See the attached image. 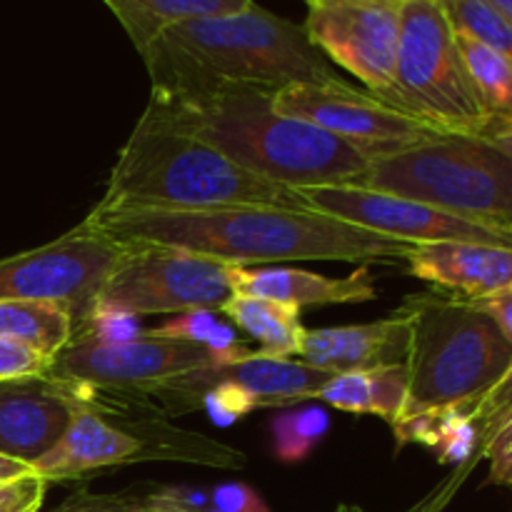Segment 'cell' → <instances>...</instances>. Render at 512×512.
Instances as JSON below:
<instances>
[{
  "label": "cell",
  "mask_w": 512,
  "mask_h": 512,
  "mask_svg": "<svg viewBox=\"0 0 512 512\" xmlns=\"http://www.w3.org/2000/svg\"><path fill=\"white\" fill-rule=\"evenodd\" d=\"M220 313L243 330L250 340L260 345V353L275 358H295L300 355L305 338V325L300 308L253 295H233L220 308Z\"/></svg>",
  "instance_id": "obj_21"
},
{
  "label": "cell",
  "mask_w": 512,
  "mask_h": 512,
  "mask_svg": "<svg viewBox=\"0 0 512 512\" xmlns=\"http://www.w3.org/2000/svg\"><path fill=\"white\" fill-rule=\"evenodd\" d=\"M473 303L495 320V325L503 330V335L512 345V283L505 285V288L495 290V293L485 295V298L473 300Z\"/></svg>",
  "instance_id": "obj_34"
},
{
  "label": "cell",
  "mask_w": 512,
  "mask_h": 512,
  "mask_svg": "<svg viewBox=\"0 0 512 512\" xmlns=\"http://www.w3.org/2000/svg\"><path fill=\"white\" fill-rule=\"evenodd\" d=\"M53 358H45L28 345L0 338V383H20V380L45 378Z\"/></svg>",
  "instance_id": "obj_29"
},
{
  "label": "cell",
  "mask_w": 512,
  "mask_h": 512,
  "mask_svg": "<svg viewBox=\"0 0 512 512\" xmlns=\"http://www.w3.org/2000/svg\"><path fill=\"white\" fill-rule=\"evenodd\" d=\"M355 185L512 230V163L480 135L443 133L405 153L370 160Z\"/></svg>",
  "instance_id": "obj_6"
},
{
  "label": "cell",
  "mask_w": 512,
  "mask_h": 512,
  "mask_svg": "<svg viewBox=\"0 0 512 512\" xmlns=\"http://www.w3.org/2000/svg\"><path fill=\"white\" fill-rule=\"evenodd\" d=\"M28 475H35L33 465L25 463V460L10 458V455L0 453V483H5V480L28 478Z\"/></svg>",
  "instance_id": "obj_36"
},
{
  "label": "cell",
  "mask_w": 512,
  "mask_h": 512,
  "mask_svg": "<svg viewBox=\"0 0 512 512\" xmlns=\"http://www.w3.org/2000/svg\"><path fill=\"white\" fill-rule=\"evenodd\" d=\"M210 365H225V360L208 345L160 338L148 330L118 345L70 340L68 348L53 358L45 378L93 390H145Z\"/></svg>",
  "instance_id": "obj_13"
},
{
  "label": "cell",
  "mask_w": 512,
  "mask_h": 512,
  "mask_svg": "<svg viewBox=\"0 0 512 512\" xmlns=\"http://www.w3.org/2000/svg\"><path fill=\"white\" fill-rule=\"evenodd\" d=\"M413 338V323L403 308L390 318L365 325L305 330L298 358L328 373H355V370L405 365Z\"/></svg>",
  "instance_id": "obj_16"
},
{
  "label": "cell",
  "mask_w": 512,
  "mask_h": 512,
  "mask_svg": "<svg viewBox=\"0 0 512 512\" xmlns=\"http://www.w3.org/2000/svg\"><path fill=\"white\" fill-rule=\"evenodd\" d=\"M318 398L330 408L345 413L378 415L388 423H395L408 398V370L405 365H385V368L333 375Z\"/></svg>",
  "instance_id": "obj_19"
},
{
  "label": "cell",
  "mask_w": 512,
  "mask_h": 512,
  "mask_svg": "<svg viewBox=\"0 0 512 512\" xmlns=\"http://www.w3.org/2000/svg\"><path fill=\"white\" fill-rule=\"evenodd\" d=\"M458 33L470 35L512 65V23L485 0H440Z\"/></svg>",
  "instance_id": "obj_24"
},
{
  "label": "cell",
  "mask_w": 512,
  "mask_h": 512,
  "mask_svg": "<svg viewBox=\"0 0 512 512\" xmlns=\"http://www.w3.org/2000/svg\"><path fill=\"white\" fill-rule=\"evenodd\" d=\"M273 105L280 115L335 135L368 160L390 158L443 135L348 80L290 83L275 93Z\"/></svg>",
  "instance_id": "obj_9"
},
{
  "label": "cell",
  "mask_w": 512,
  "mask_h": 512,
  "mask_svg": "<svg viewBox=\"0 0 512 512\" xmlns=\"http://www.w3.org/2000/svg\"><path fill=\"white\" fill-rule=\"evenodd\" d=\"M338 512H363L360 508H353V505H343Z\"/></svg>",
  "instance_id": "obj_39"
},
{
  "label": "cell",
  "mask_w": 512,
  "mask_h": 512,
  "mask_svg": "<svg viewBox=\"0 0 512 512\" xmlns=\"http://www.w3.org/2000/svg\"><path fill=\"white\" fill-rule=\"evenodd\" d=\"M403 310L413 323V338L400 418L445 408L468 413L508 370L510 340L485 310L460 295H410Z\"/></svg>",
  "instance_id": "obj_5"
},
{
  "label": "cell",
  "mask_w": 512,
  "mask_h": 512,
  "mask_svg": "<svg viewBox=\"0 0 512 512\" xmlns=\"http://www.w3.org/2000/svg\"><path fill=\"white\" fill-rule=\"evenodd\" d=\"M85 223L120 248H178L233 268L288 260L398 263L413 253V245L403 240L303 208H95Z\"/></svg>",
  "instance_id": "obj_1"
},
{
  "label": "cell",
  "mask_w": 512,
  "mask_h": 512,
  "mask_svg": "<svg viewBox=\"0 0 512 512\" xmlns=\"http://www.w3.org/2000/svg\"><path fill=\"white\" fill-rule=\"evenodd\" d=\"M75 320L68 305L50 300H0V338L55 358L70 345Z\"/></svg>",
  "instance_id": "obj_22"
},
{
  "label": "cell",
  "mask_w": 512,
  "mask_h": 512,
  "mask_svg": "<svg viewBox=\"0 0 512 512\" xmlns=\"http://www.w3.org/2000/svg\"><path fill=\"white\" fill-rule=\"evenodd\" d=\"M153 90L248 83L285 88L290 83H338L335 65L315 48L303 25L253 3L240 13L193 18L165 28L140 53Z\"/></svg>",
  "instance_id": "obj_3"
},
{
  "label": "cell",
  "mask_w": 512,
  "mask_h": 512,
  "mask_svg": "<svg viewBox=\"0 0 512 512\" xmlns=\"http://www.w3.org/2000/svg\"><path fill=\"white\" fill-rule=\"evenodd\" d=\"M200 408L210 415L215 425L220 428H228V425L238 423L245 415H250L253 410H258L253 395L248 393L240 385L230 383V380H218L208 393L200 400Z\"/></svg>",
  "instance_id": "obj_28"
},
{
  "label": "cell",
  "mask_w": 512,
  "mask_h": 512,
  "mask_svg": "<svg viewBox=\"0 0 512 512\" xmlns=\"http://www.w3.org/2000/svg\"><path fill=\"white\" fill-rule=\"evenodd\" d=\"M512 415V360L503 375H500L498 383L473 405V408L465 413V418L470 420V425L475 428L478 435V458L480 450L488 445V440L498 433L500 425L505 423Z\"/></svg>",
  "instance_id": "obj_27"
},
{
  "label": "cell",
  "mask_w": 512,
  "mask_h": 512,
  "mask_svg": "<svg viewBox=\"0 0 512 512\" xmlns=\"http://www.w3.org/2000/svg\"><path fill=\"white\" fill-rule=\"evenodd\" d=\"M233 295L278 300L295 308L315 305L370 303L378 298V288L368 268H358L345 278H328L298 268H233Z\"/></svg>",
  "instance_id": "obj_18"
},
{
  "label": "cell",
  "mask_w": 512,
  "mask_h": 512,
  "mask_svg": "<svg viewBox=\"0 0 512 512\" xmlns=\"http://www.w3.org/2000/svg\"><path fill=\"white\" fill-rule=\"evenodd\" d=\"M0 512H40V503H30V505H20V508H10V510H0Z\"/></svg>",
  "instance_id": "obj_38"
},
{
  "label": "cell",
  "mask_w": 512,
  "mask_h": 512,
  "mask_svg": "<svg viewBox=\"0 0 512 512\" xmlns=\"http://www.w3.org/2000/svg\"><path fill=\"white\" fill-rule=\"evenodd\" d=\"M303 30L333 65L383 103L395 90L403 0H305Z\"/></svg>",
  "instance_id": "obj_11"
},
{
  "label": "cell",
  "mask_w": 512,
  "mask_h": 512,
  "mask_svg": "<svg viewBox=\"0 0 512 512\" xmlns=\"http://www.w3.org/2000/svg\"><path fill=\"white\" fill-rule=\"evenodd\" d=\"M78 388L63 435L33 463L43 480H73L93 470L135 463L145 455L143 440L135 433L110 425L93 403V388Z\"/></svg>",
  "instance_id": "obj_14"
},
{
  "label": "cell",
  "mask_w": 512,
  "mask_h": 512,
  "mask_svg": "<svg viewBox=\"0 0 512 512\" xmlns=\"http://www.w3.org/2000/svg\"><path fill=\"white\" fill-rule=\"evenodd\" d=\"M485 3L493 5L500 15H505V18L512 23V0H485Z\"/></svg>",
  "instance_id": "obj_37"
},
{
  "label": "cell",
  "mask_w": 512,
  "mask_h": 512,
  "mask_svg": "<svg viewBox=\"0 0 512 512\" xmlns=\"http://www.w3.org/2000/svg\"><path fill=\"white\" fill-rule=\"evenodd\" d=\"M233 265L205 255L158 245L120 250L95 303L133 313L178 315L188 310H218L233 298Z\"/></svg>",
  "instance_id": "obj_8"
},
{
  "label": "cell",
  "mask_w": 512,
  "mask_h": 512,
  "mask_svg": "<svg viewBox=\"0 0 512 512\" xmlns=\"http://www.w3.org/2000/svg\"><path fill=\"white\" fill-rule=\"evenodd\" d=\"M480 458L490 460V485H510L512 488V415L480 450Z\"/></svg>",
  "instance_id": "obj_31"
},
{
  "label": "cell",
  "mask_w": 512,
  "mask_h": 512,
  "mask_svg": "<svg viewBox=\"0 0 512 512\" xmlns=\"http://www.w3.org/2000/svg\"><path fill=\"white\" fill-rule=\"evenodd\" d=\"M120 250L83 220L40 248L0 260V300L63 303L78 328L93 310Z\"/></svg>",
  "instance_id": "obj_10"
},
{
  "label": "cell",
  "mask_w": 512,
  "mask_h": 512,
  "mask_svg": "<svg viewBox=\"0 0 512 512\" xmlns=\"http://www.w3.org/2000/svg\"><path fill=\"white\" fill-rule=\"evenodd\" d=\"M405 263L415 278L465 300H480L512 283V250L498 245L420 243Z\"/></svg>",
  "instance_id": "obj_17"
},
{
  "label": "cell",
  "mask_w": 512,
  "mask_h": 512,
  "mask_svg": "<svg viewBox=\"0 0 512 512\" xmlns=\"http://www.w3.org/2000/svg\"><path fill=\"white\" fill-rule=\"evenodd\" d=\"M220 325L218 310H188V313L170 315L160 328L150 330V333L160 335V338L173 340H188V343H203L208 345L210 335Z\"/></svg>",
  "instance_id": "obj_30"
},
{
  "label": "cell",
  "mask_w": 512,
  "mask_h": 512,
  "mask_svg": "<svg viewBox=\"0 0 512 512\" xmlns=\"http://www.w3.org/2000/svg\"><path fill=\"white\" fill-rule=\"evenodd\" d=\"M143 335L140 330V318L125 310L113 308V305L95 303L88 318L75 328L73 340H90L100 345H118L128 343Z\"/></svg>",
  "instance_id": "obj_26"
},
{
  "label": "cell",
  "mask_w": 512,
  "mask_h": 512,
  "mask_svg": "<svg viewBox=\"0 0 512 512\" xmlns=\"http://www.w3.org/2000/svg\"><path fill=\"white\" fill-rule=\"evenodd\" d=\"M483 140H488L490 145H493L495 150H500V153L505 155V158L512 163V123H493L488 125V130H485L483 135H480Z\"/></svg>",
  "instance_id": "obj_35"
},
{
  "label": "cell",
  "mask_w": 512,
  "mask_h": 512,
  "mask_svg": "<svg viewBox=\"0 0 512 512\" xmlns=\"http://www.w3.org/2000/svg\"><path fill=\"white\" fill-rule=\"evenodd\" d=\"M388 105L440 133L483 135L490 125L440 0H403Z\"/></svg>",
  "instance_id": "obj_7"
},
{
  "label": "cell",
  "mask_w": 512,
  "mask_h": 512,
  "mask_svg": "<svg viewBox=\"0 0 512 512\" xmlns=\"http://www.w3.org/2000/svg\"><path fill=\"white\" fill-rule=\"evenodd\" d=\"M45 490H48V480L40 475H28L20 480H5L0 483V510L20 508V505L40 503L43 505Z\"/></svg>",
  "instance_id": "obj_33"
},
{
  "label": "cell",
  "mask_w": 512,
  "mask_h": 512,
  "mask_svg": "<svg viewBox=\"0 0 512 512\" xmlns=\"http://www.w3.org/2000/svg\"><path fill=\"white\" fill-rule=\"evenodd\" d=\"M235 205L313 210L295 188L248 173L203 140L140 115L95 208L210 210Z\"/></svg>",
  "instance_id": "obj_4"
},
{
  "label": "cell",
  "mask_w": 512,
  "mask_h": 512,
  "mask_svg": "<svg viewBox=\"0 0 512 512\" xmlns=\"http://www.w3.org/2000/svg\"><path fill=\"white\" fill-rule=\"evenodd\" d=\"M208 500L215 512H270L265 500L245 483L218 485Z\"/></svg>",
  "instance_id": "obj_32"
},
{
  "label": "cell",
  "mask_w": 512,
  "mask_h": 512,
  "mask_svg": "<svg viewBox=\"0 0 512 512\" xmlns=\"http://www.w3.org/2000/svg\"><path fill=\"white\" fill-rule=\"evenodd\" d=\"M455 38L490 125L512 123V65L470 35L455 30Z\"/></svg>",
  "instance_id": "obj_23"
},
{
  "label": "cell",
  "mask_w": 512,
  "mask_h": 512,
  "mask_svg": "<svg viewBox=\"0 0 512 512\" xmlns=\"http://www.w3.org/2000/svg\"><path fill=\"white\" fill-rule=\"evenodd\" d=\"M60 512H83V510H60Z\"/></svg>",
  "instance_id": "obj_41"
},
{
  "label": "cell",
  "mask_w": 512,
  "mask_h": 512,
  "mask_svg": "<svg viewBox=\"0 0 512 512\" xmlns=\"http://www.w3.org/2000/svg\"><path fill=\"white\" fill-rule=\"evenodd\" d=\"M275 93V88L248 83L153 90L143 115L203 140L248 173L288 188L358 183L370 160L335 135L280 115Z\"/></svg>",
  "instance_id": "obj_2"
},
{
  "label": "cell",
  "mask_w": 512,
  "mask_h": 512,
  "mask_svg": "<svg viewBox=\"0 0 512 512\" xmlns=\"http://www.w3.org/2000/svg\"><path fill=\"white\" fill-rule=\"evenodd\" d=\"M330 428L323 408H298L273 420V453L280 463H303Z\"/></svg>",
  "instance_id": "obj_25"
},
{
  "label": "cell",
  "mask_w": 512,
  "mask_h": 512,
  "mask_svg": "<svg viewBox=\"0 0 512 512\" xmlns=\"http://www.w3.org/2000/svg\"><path fill=\"white\" fill-rule=\"evenodd\" d=\"M83 512H118V510H83Z\"/></svg>",
  "instance_id": "obj_40"
},
{
  "label": "cell",
  "mask_w": 512,
  "mask_h": 512,
  "mask_svg": "<svg viewBox=\"0 0 512 512\" xmlns=\"http://www.w3.org/2000/svg\"><path fill=\"white\" fill-rule=\"evenodd\" d=\"M313 210L403 243H480L512 250V230L475 223L403 195L370 190L355 183L300 188Z\"/></svg>",
  "instance_id": "obj_12"
},
{
  "label": "cell",
  "mask_w": 512,
  "mask_h": 512,
  "mask_svg": "<svg viewBox=\"0 0 512 512\" xmlns=\"http://www.w3.org/2000/svg\"><path fill=\"white\" fill-rule=\"evenodd\" d=\"M78 388L50 378L0 383V453L33 465L70 420Z\"/></svg>",
  "instance_id": "obj_15"
},
{
  "label": "cell",
  "mask_w": 512,
  "mask_h": 512,
  "mask_svg": "<svg viewBox=\"0 0 512 512\" xmlns=\"http://www.w3.org/2000/svg\"><path fill=\"white\" fill-rule=\"evenodd\" d=\"M115 15L130 43L143 53L165 28L193 18L240 13L255 0H103Z\"/></svg>",
  "instance_id": "obj_20"
}]
</instances>
